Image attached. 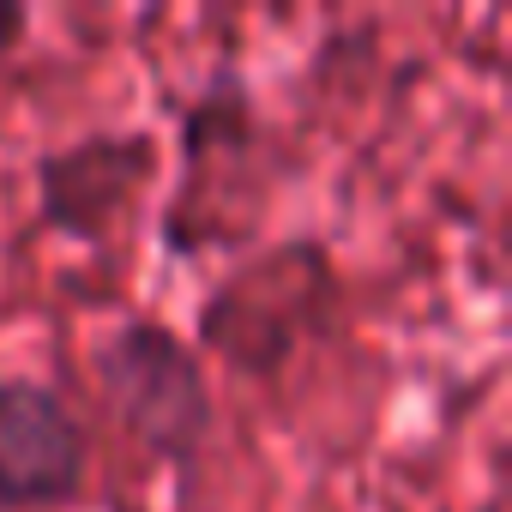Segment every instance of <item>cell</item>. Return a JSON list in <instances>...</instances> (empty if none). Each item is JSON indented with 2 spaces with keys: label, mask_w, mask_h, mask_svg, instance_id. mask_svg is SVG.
Segmentation results:
<instances>
[{
  "label": "cell",
  "mask_w": 512,
  "mask_h": 512,
  "mask_svg": "<svg viewBox=\"0 0 512 512\" xmlns=\"http://www.w3.org/2000/svg\"><path fill=\"white\" fill-rule=\"evenodd\" d=\"M91 368H97V386L109 398V410L121 416V428L163 464L187 470L211 434H217V392H211V374L199 362V350L151 320V314H133L121 326H109L91 350Z\"/></svg>",
  "instance_id": "6da1fadb"
},
{
  "label": "cell",
  "mask_w": 512,
  "mask_h": 512,
  "mask_svg": "<svg viewBox=\"0 0 512 512\" xmlns=\"http://www.w3.org/2000/svg\"><path fill=\"white\" fill-rule=\"evenodd\" d=\"M91 434L79 410L31 374H0V512H55L85 494Z\"/></svg>",
  "instance_id": "7a4b0ae2"
},
{
  "label": "cell",
  "mask_w": 512,
  "mask_h": 512,
  "mask_svg": "<svg viewBox=\"0 0 512 512\" xmlns=\"http://www.w3.org/2000/svg\"><path fill=\"white\" fill-rule=\"evenodd\" d=\"M157 181L145 127H97L37 157V217L73 241H103Z\"/></svg>",
  "instance_id": "3957f363"
},
{
  "label": "cell",
  "mask_w": 512,
  "mask_h": 512,
  "mask_svg": "<svg viewBox=\"0 0 512 512\" xmlns=\"http://www.w3.org/2000/svg\"><path fill=\"white\" fill-rule=\"evenodd\" d=\"M320 284H326V260H320L302 284L284 290V284H278V253H272V290H278V296H266L260 266H247L241 278H229V284L205 302L199 332H205V344L223 350L241 374H272V368H284V356L302 344V326H308V320H290L284 302H320Z\"/></svg>",
  "instance_id": "277c9868"
},
{
  "label": "cell",
  "mask_w": 512,
  "mask_h": 512,
  "mask_svg": "<svg viewBox=\"0 0 512 512\" xmlns=\"http://www.w3.org/2000/svg\"><path fill=\"white\" fill-rule=\"evenodd\" d=\"M25 7H0V61H7L13 49H19V37H25Z\"/></svg>",
  "instance_id": "5b68a950"
}]
</instances>
